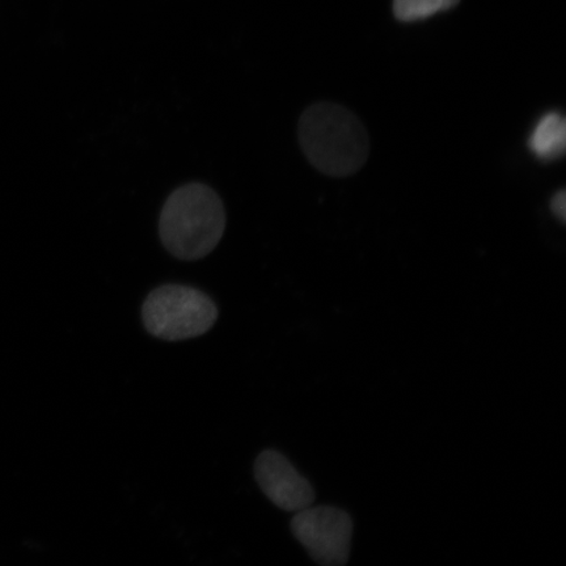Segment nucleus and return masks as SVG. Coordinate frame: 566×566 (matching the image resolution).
Masks as SVG:
<instances>
[{
    "label": "nucleus",
    "instance_id": "4",
    "mask_svg": "<svg viewBox=\"0 0 566 566\" xmlns=\"http://www.w3.org/2000/svg\"><path fill=\"white\" fill-rule=\"evenodd\" d=\"M292 531L308 555L325 566L348 563L353 534L350 516L337 507L308 506L296 512Z\"/></svg>",
    "mask_w": 566,
    "mask_h": 566
},
{
    "label": "nucleus",
    "instance_id": "1",
    "mask_svg": "<svg viewBox=\"0 0 566 566\" xmlns=\"http://www.w3.org/2000/svg\"><path fill=\"white\" fill-rule=\"evenodd\" d=\"M298 136L311 165L327 176H350L369 159L370 140L365 125L338 104L311 105L300 119Z\"/></svg>",
    "mask_w": 566,
    "mask_h": 566
},
{
    "label": "nucleus",
    "instance_id": "6",
    "mask_svg": "<svg viewBox=\"0 0 566 566\" xmlns=\"http://www.w3.org/2000/svg\"><path fill=\"white\" fill-rule=\"evenodd\" d=\"M528 148L542 161L563 158L566 148V123L562 113L548 112L536 123L528 138Z\"/></svg>",
    "mask_w": 566,
    "mask_h": 566
},
{
    "label": "nucleus",
    "instance_id": "3",
    "mask_svg": "<svg viewBox=\"0 0 566 566\" xmlns=\"http://www.w3.org/2000/svg\"><path fill=\"white\" fill-rule=\"evenodd\" d=\"M142 318L150 334L166 342H182L207 334L218 318L216 303L200 290L165 285L148 294Z\"/></svg>",
    "mask_w": 566,
    "mask_h": 566
},
{
    "label": "nucleus",
    "instance_id": "8",
    "mask_svg": "<svg viewBox=\"0 0 566 566\" xmlns=\"http://www.w3.org/2000/svg\"><path fill=\"white\" fill-rule=\"evenodd\" d=\"M551 210L564 223L566 219V193L565 190L556 193L551 201Z\"/></svg>",
    "mask_w": 566,
    "mask_h": 566
},
{
    "label": "nucleus",
    "instance_id": "5",
    "mask_svg": "<svg viewBox=\"0 0 566 566\" xmlns=\"http://www.w3.org/2000/svg\"><path fill=\"white\" fill-rule=\"evenodd\" d=\"M254 479L266 497L282 511L296 513L314 504V488L279 451L261 452L254 462Z\"/></svg>",
    "mask_w": 566,
    "mask_h": 566
},
{
    "label": "nucleus",
    "instance_id": "2",
    "mask_svg": "<svg viewBox=\"0 0 566 566\" xmlns=\"http://www.w3.org/2000/svg\"><path fill=\"white\" fill-rule=\"evenodd\" d=\"M226 229L221 198L200 182L177 188L159 218L163 245L176 259L200 260L216 250Z\"/></svg>",
    "mask_w": 566,
    "mask_h": 566
},
{
    "label": "nucleus",
    "instance_id": "7",
    "mask_svg": "<svg viewBox=\"0 0 566 566\" xmlns=\"http://www.w3.org/2000/svg\"><path fill=\"white\" fill-rule=\"evenodd\" d=\"M458 3L459 0H394V13L396 19L412 23L448 11Z\"/></svg>",
    "mask_w": 566,
    "mask_h": 566
}]
</instances>
